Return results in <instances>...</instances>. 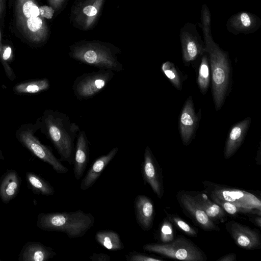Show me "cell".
<instances>
[{
  "mask_svg": "<svg viewBox=\"0 0 261 261\" xmlns=\"http://www.w3.org/2000/svg\"><path fill=\"white\" fill-rule=\"evenodd\" d=\"M201 27L211 70L212 94L216 111L220 110L228 95L231 86V66L229 54L222 49L213 38L211 15L205 4L200 10Z\"/></svg>",
  "mask_w": 261,
  "mask_h": 261,
  "instance_id": "6da1fadb",
  "label": "cell"
},
{
  "mask_svg": "<svg viewBox=\"0 0 261 261\" xmlns=\"http://www.w3.org/2000/svg\"><path fill=\"white\" fill-rule=\"evenodd\" d=\"M39 129L51 142L60 156V161L73 163L74 141L80 130L68 116L57 110H45L37 120Z\"/></svg>",
  "mask_w": 261,
  "mask_h": 261,
  "instance_id": "7a4b0ae2",
  "label": "cell"
},
{
  "mask_svg": "<svg viewBox=\"0 0 261 261\" xmlns=\"http://www.w3.org/2000/svg\"><path fill=\"white\" fill-rule=\"evenodd\" d=\"M95 218L91 213L79 210L62 213H40L36 226L41 230L64 233L70 239L83 237L91 228Z\"/></svg>",
  "mask_w": 261,
  "mask_h": 261,
  "instance_id": "3957f363",
  "label": "cell"
},
{
  "mask_svg": "<svg viewBox=\"0 0 261 261\" xmlns=\"http://www.w3.org/2000/svg\"><path fill=\"white\" fill-rule=\"evenodd\" d=\"M145 251L160 254L166 257L186 261H206L204 252L190 240L179 236L172 241L144 244Z\"/></svg>",
  "mask_w": 261,
  "mask_h": 261,
  "instance_id": "277c9868",
  "label": "cell"
},
{
  "mask_svg": "<svg viewBox=\"0 0 261 261\" xmlns=\"http://www.w3.org/2000/svg\"><path fill=\"white\" fill-rule=\"evenodd\" d=\"M38 129L39 126L37 121L35 124H22L16 130V137L33 154L48 164L57 173L64 174L68 172V169L55 156L51 148L42 144L35 136Z\"/></svg>",
  "mask_w": 261,
  "mask_h": 261,
  "instance_id": "5b68a950",
  "label": "cell"
},
{
  "mask_svg": "<svg viewBox=\"0 0 261 261\" xmlns=\"http://www.w3.org/2000/svg\"><path fill=\"white\" fill-rule=\"evenodd\" d=\"M204 192L208 197L227 201L239 206L261 211V201L256 195L248 191L210 181H202Z\"/></svg>",
  "mask_w": 261,
  "mask_h": 261,
  "instance_id": "8992f818",
  "label": "cell"
},
{
  "mask_svg": "<svg viewBox=\"0 0 261 261\" xmlns=\"http://www.w3.org/2000/svg\"><path fill=\"white\" fill-rule=\"evenodd\" d=\"M114 75L112 70L100 69L77 76L72 85L75 96L80 100L92 98L105 88Z\"/></svg>",
  "mask_w": 261,
  "mask_h": 261,
  "instance_id": "52a82bcc",
  "label": "cell"
},
{
  "mask_svg": "<svg viewBox=\"0 0 261 261\" xmlns=\"http://www.w3.org/2000/svg\"><path fill=\"white\" fill-rule=\"evenodd\" d=\"M72 57L99 69H109L117 72L124 69L123 65L117 60L116 57L108 49L96 48L77 49L72 53Z\"/></svg>",
  "mask_w": 261,
  "mask_h": 261,
  "instance_id": "ba28073f",
  "label": "cell"
},
{
  "mask_svg": "<svg viewBox=\"0 0 261 261\" xmlns=\"http://www.w3.org/2000/svg\"><path fill=\"white\" fill-rule=\"evenodd\" d=\"M179 36L182 60L185 64L189 65L205 53L204 43L195 24L186 23L180 28Z\"/></svg>",
  "mask_w": 261,
  "mask_h": 261,
  "instance_id": "9c48e42d",
  "label": "cell"
},
{
  "mask_svg": "<svg viewBox=\"0 0 261 261\" xmlns=\"http://www.w3.org/2000/svg\"><path fill=\"white\" fill-rule=\"evenodd\" d=\"M177 201L183 213L198 226L206 231H220V227L205 214L194 200L191 191H179Z\"/></svg>",
  "mask_w": 261,
  "mask_h": 261,
  "instance_id": "30bf717a",
  "label": "cell"
},
{
  "mask_svg": "<svg viewBox=\"0 0 261 261\" xmlns=\"http://www.w3.org/2000/svg\"><path fill=\"white\" fill-rule=\"evenodd\" d=\"M225 228L235 244L245 250H255L261 247L260 236L258 230L234 220L225 223Z\"/></svg>",
  "mask_w": 261,
  "mask_h": 261,
  "instance_id": "8fae6325",
  "label": "cell"
},
{
  "mask_svg": "<svg viewBox=\"0 0 261 261\" xmlns=\"http://www.w3.org/2000/svg\"><path fill=\"white\" fill-rule=\"evenodd\" d=\"M142 173L144 182L148 184L157 197L161 199L164 192L162 171L148 146L144 151Z\"/></svg>",
  "mask_w": 261,
  "mask_h": 261,
  "instance_id": "7c38bea8",
  "label": "cell"
},
{
  "mask_svg": "<svg viewBox=\"0 0 261 261\" xmlns=\"http://www.w3.org/2000/svg\"><path fill=\"white\" fill-rule=\"evenodd\" d=\"M199 114L195 113L192 97L190 96L184 104L178 121L179 131L184 145H189L194 138L200 119Z\"/></svg>",
  "mask_w": 261,
  "mask_h": 261,
  "instance_id": "4fadbf2b",
  "label": "cell"
},
{
  "mask_svg": "<svg viewBox=\"0 0 261 261\" xmlns=\"http://www.w3.org/2000/svg\"><path fill=\"white\" fill-rule=\"evenodd\" d=\"M226 27L228 32L236 36L251 34L260 29L261 19L254 13L240 11L229 17Z\"/></svg>",
  "mask_w": 261,
  "mask_h": 261,
  "instance_id": "5bb4252c",
  "label": "cell"
},
{
  "mask_svg": "<svg viewBox=\"0 0 261 261\" xmlns=\"http://www.w3.org/2000/svg\"><path fill=\"white\" fill-rule=\"evenodd\" d=\"M134 209L136 221L144 231L150 230L155 215V208L151 199L145 195H137L134 200Z\"/></svg>",
  "mask_w": 261,
  "mask_h": 261,
  "instance_id": "9a60e30c",
  "label": "cell"
},
{
  "mask_svg": "<svg viewBox=\"0 0 261 261\" xmlns=\"http://www.w3.org/2000/svg\"><path fill=\"white\" fill-rule=\"evenodd\" d=\"M251 121L250 117H247L231 127L224 149V157L225 159L230 158L240 148L249 129Z\"/></svg>",
  "mask_w": 261,
  "mask_h": 261,
  "instance_id": "2e32d148",
  "label": "cell"
},
{
  "mask_svg": "<svg viewBox=\"0 0 261 261\" xmlns=\"http://www.w3.org/2000/svg\"><path fill=\"white\" fill-rule=\"evenodd\" d=\"M73 159V172L76 180L83 175L89 160V144L84 130H80L77 135Z\"/></svg>",
  "mask_w": 261,
  "mask_h": 261,
  "instance_id": "e0dca14e",
  "label": "cell"
},
{
  "mask_svg": "<svg viewBox=\"0 0 261 261\" xmlns=\"http://www.w3.org/2000/svg\"><path fill=\"white\" fill-rule=\"evenodd\" d=\"M118 151V148L114 147L108 153L98 157L94 161L81 181V190H86L95 184L107 165L116 156Z\"/></svg>",
  "mask_w": 261,
  "mask_h": 261,
  "instance_id": "ac0fdd59",
  "label": "cell"
},
{
  "mask_svg": "<svg viewBox=\"0 0 261 261\" xmlns=\"http://www.w3.org/2000/svg\"><path fill=\"white\" fill-rule=\"evenodd\" d=\"M56 252L50 247L39 242L28 241L22 247L19 261H46L53 258Z\"/></svg>",
  "mask_w": 261,
  "mask_h": 261,
  "instance_id": "d6986e66",
  "label": "cell"
},
{
  "mask_svg": "<svg viewBox=\"0 0 261 261\" xmlns=\"http://www.w3.org/2000/svg\"><path fill=\"white\" fill-rule=\"evenodd\" d=\"M21 185V179L14 169L7 170L0 178V198L8 204L18 195Z\"/></svg>",
  "mask_w": 261,
  "mask_h": 261,
  "instance_id": "ffe728a7",
  "label": "cell"
},
{
  "mask_svg": "<svg viewBox=\"0 0 261 261\" xmlns=\"http://www.w3.org/2000/svg\"><path fill=\"white\" fill-rule=\"evenodd\" d=\"M191 192L194 200L212 221L223 223L226 220V213L212 200L204 191Z\"/></svg>",
  "mask_w": 261,
  "mask_h": 261,
  "instance_id": "44dd1931",
  "label": "cell"
},
{
  "mask_svg": "<svg viewBox=\"0 0 261 261\" xmlns=\"http://www.w3.org/2000/svg\"><path fill=\"white\" fill-rule=\"evenodd\" d=\"M25 178L28 187L33 193L46 196L54 194V187L39 175L32 172H27Z\"/></svg>",
  "mask_w": 261,
  "mask_h": 261,
  "instance_id": "7402d4cb",
  "label": "cell"
},
{
  "mask_svg": "<svg viewBox=\"0 0 261 261\" xmlns=\"http://www.w3.org/2000/svg\"><path fill=\"white\" fill-rule=\"evenodd\" d=\"M95 239L102 246L111 251H118L124 248L120 236L111 230H101L96 232Z\"/></svg>",
  "mask_w": 261,
  "mask_h": 261,
  "instance_id": "603a6c76",
  "label": "cell"
},
{
  "mask_svg": "<svg viewBox=\"0 0 261 261\" xmlns=\"http://www.w3.org/2000/svg\"><path fill=\"white\" fill-rule=\"evenodd\" d=\"M49 87V80L44 78L18 83L14 87L13 91L17 94L38 93L47 90Z\"/></svg>",
  "mask_w": 261,
  "mask_h": 261,
  "instance_id": "cb8c5ba5",
  "label": "cell"
},
{
  "mask_svg": "<svg viewBox=\"0 0 261 261\" xmlns=\"http://www.w3.org/2000/svg\"><path fill=\"white\" fill-rule=\"evenodd\" d=\"M210 82V66L208 57L204 53L201 57L198 70L197 83L201 92L205 94L208 89Z\"/></svg>",
  "mask_w": 261,
  "mask_h": 261,
  "instance_id": "d4e9b609",
  "label": "cell"
},
{
  "mask_svg": "<svg viewBox=\"0 0 261 261\" xmlns=\"http://www.w3.org/2000/svg\"><path fill=\"white\" fill-rule=\"evenodd\" d=\"M214 202L220 206L224 211L231 215L237 214H251L261 215V211L255 209L239 206L225 200L214 197H209Z\"/></svg>",
  "mask_w": 261,
  "mask_h": 261,
  "instance_id": "484cf974",
  "label": "cell"
},
{
  "mask_svg": "<svg viewBox=\"0 0 261 261\" xmlns=\"http://www.w3.org/2000/svg\"><path fill=\"white\" fill-rule=\"evenodd\" d=\"M161 69L172 85L178 90H181L182 75L175 65L172 62L166 61L162 64Z\"/></svg>",
  "mask_w": 261,
  "mask_h": 261,
  "instance_id": "4316f807",
  "label": "cell"
},
{
  "mask_svg": "<svg viewBox=\"0 0 261 261\" xmlns=\"http://www.w3.org/2000/svg\"><path fill=\"white\" fill-rule=\"evenodd\" d=\"M164 212L166 215V217L179 230L187 236L192 237H197L198 232L197 229L190 225L177 215L168 213L165 209Z\"/></svg>",
  "mask_w": 261,
  "mask_h": 261,
  "instance_id": "83f0119b",
  "label": "cell"
},
{
  "mask_svg": "<svg viewBox=\"0 0 261 261\" xmlns=\"http://www.w3.org/2000/svg\"><path fill=\"white\" fill-rule=\"evenodd\" d=\"M157 237L160 243H166L174 239V230L173 224L167 218L161 223L157 231Z\"/></svg>",
  "mask_w": 261,
  "mask_h": 261,
  "instance_id": "f1b7e54d",
  "label": "cell"
},
{
  "mask_svg": "<svg viewBox=\"0 0 261 261\" xmlns=\"http://www.w3.org/2000/svg\"><path fill=\"white\" fill-rule=\"evenodd\" d=\"M125 258L127 261H163L162 258L153 255H150L136 251L128 252L125 255Z\"/></svg>",
  "mask_w": 261,
  "mask_h": 261,
  "instance_id": "f546056e",
  "label": "cell"
},
{
  "mask_svg": "<svg viewBox=\"0 0 261 261\" xmlns=\"http://www.w3.org/2000/svg\"><path fill=\"white\" fill-rule=\"evenodd\" d=\"M22 11L28 18L37 17L39 15V8L32 1H27L23 4Z\"/></svg>",
  "mask_w": 261,
  "mask_h": 261,
  "instance_id": "4dcf8cb0",
  "label": "cell"
},
{
  "mask_svg": "<svg viewBox=\"0 0 261 261\" xmlns=\"http://www.w3.org/2000/svg\"><path fill=\"white\" fill-rule=\"evenodd\" d=\"M42 24V20L38 17H31L28 18L27 20L28 28L34 32L38 31L41 28Z\"/></svg>",
  "mask_w": 261,
  "mask_h": 261,
  "instance_id": "1f68e13d",
  "label": "cell"
},
{
  "mask_svg": "<svg viewBox=\"0 0 261 261\" xmlns=\"http://www.w3.org/2000/svg\"><path fill=\"white\" fill-rule=\"evenodd\" d=\"M39 14L42 17H45L47 19H50L54 14V11L50 7L43 6L39 8Z\"/></svg>",
  "mask_w": 261,
  "mask_h": 261,
  "instance_id": "d6a6232c",
  "label": "cell"
},
{
  "mask_svg": "<svg viewBox=\"0 0 261 261\" xmlns=\"http://www.w3.org/2000/svg\"><path fill=\"white\" fill-rule=\"evenodd\" d=\"M90 258L93 261H110L111 257L104 253H94Z\"/></svg>",
  "mask_w": 261,
  "mask_h": 261,
  "instance_id": "836d02e7",
  "label": "cell"
},
{
  "mask_svg": "<svg viewBox=\"0 0 261 261\" xmlns=\"http://www.w3.org/2000/svg\"><path fill=\"white\" fill-rule=\"evenodd\" d=\"M83 12L88 16H93L96 14L97 11L94 6L89 5L84 8Z\"/></svg>",
  "mask_w": 261,
  "mask_h": 261,
  "instance_id": "e575fe53",
  "label": "cell"
},
{
  "mask_svg": "<svg viewBox=\"0 0 261 261\" xmlns=\"http://www.w3.org/2000/svg\"><path fill=\"white\" fill-rule=\"evenodd\" d=\"M237 254L234 253H227L218 258L217 261H236Z\"/></svg>",
  "mask_w": 261,
  "mask_h": 261,
  "instance_id": "d590c367",
  "label": "cell"
},
{
  "mask_svg": "<svg viewBox=\"0 0 261 261\" xmlns=\"http://www.w3.org/2000/svg\"><path fill=\"white\" fill-rule=\"evenodd\" d=\"M12 49L10 47H7L2 55V59L3 60V64L7 63L6 61L8 60L11 57Z\"/></svg>",
  "mask_w": 261,
  "mask_h": 261,
  "instance_id": "8d00e7d4",
  "label": "cell"
},
{
  "mask_svg": "<svg viewBox=\"0 0 261 261\" xmlns=\"http://www.w3.org/2000/svg\"><path fill=\"white\" fill-rule=\"evenodd\" d=\"M250 220H252L253 223H254L256 226H257L259 228L261 227V218L260 215H257L251 218Z\"/></svg>",
  "mask_w": 261,
  "mask_h": 261,
  "instance_id": "74e56055",
  "label": "cell"
},
{
  "mask_svg": "<svg viewBox=\"0 0 261 261\" xmlns=\"http://www.w3.org/2000/svg\"><path fill=\"white\" fill-rule=\"evenodd\" d=\"M5 158L3 155L2 150L0 149V160H4Z\"/></svg>",
  "mask_w": 261,
  "mask_h": 261,
  "instance_id": "f35d334b",
  "label": "cell"
}]
</instances>
